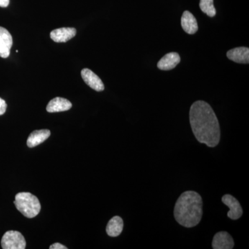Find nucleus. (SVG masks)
Listing matches in <instances>:
<instances>
[{"mask_svg":"<svg viewBox=\"0 0 249 249\" xmlns=\"http://www.w3.org/2000/svg\"><path fill=\"white\" fill-rule=\"evenodd\" d=\"M190 123L195 137L208 147L217 146L220 141V127L213 109L205 101H196L190 109Z\"/></svg>","mask_w":249,"mask_h":249,"instance_id":"f257e3e1","label":"nucleus"},{"mask_svg":"<svg viewBox=\"0 0 249 249\" xmlns=\"http://www.w3.org/2000/svg\"><path fill=\"white\" fill-rule=\"evenodd\" d=\"M203 201L200 195L195 191H186L180 196L174 209L177 222L186 228L196 227L203 214Z\"/></svg>","mask_w":249,"mask_h":249,"instance_id":"f03ea898","label":"nucleus"},{"mask_svg":"<svg viewBox=\"0 0 249 249\" xmlns=\"http://www.w3.org/2000/svg\"><path fill=\"white\" fill-rule=\"evenodd\" d=\"M16 209L27 218H34L40 212L41 205L37 196L30 193H19L14 201Z\"/></svg>","mask_w":249,"mask_h":249,"instance_id":"7ed1b4c3","label":"nucleus"},{"mask_svg":"<svg viewBox=\"0 0 249 249\" xmlns=\"http://www.w3.org/2000/svg\"><path fill=\"white\" fill-rule=\"evenodd\" d=\"M1 245L3 249H24L26 248V241L21 232L9 231L3 235Z\"/></svg>","mask_w":249,"mask_h":249,"instance_id":"20e7f679","label":"nucleus"},{"mask_svg":"<svg viewBox=\"0 0 249 249\" xmlns=\"http://www.w3.org/2000/svg\"><path fill=\"white\" fill-rule=\"evenodd\" d=\"M222 201L230 209L227 214L228 217L233 220H237L242 217L243 211L240 202L236 198L231 195H225L222 196Z\"/></svg>","mask_w":249,"mask_h":249,"instance_id":"39448f33","label":"nucleus"},{"mask_svg":"<svg viewBox=\"0 0 249 249\" xmlns=\"http://www.w3.org/2000/svg\"><path fill=\"white\" fill-rule=\"evenodd\" d=\"M81 76L88 86L96 91H102L105 89L104 84L99 78L89 69H83L81 71Z\"/></svg>","mask_w":249,"mask_h":249,"instance_id":"423d86ee","label":"nucleus"},{"mask_svg":"<svg viewBox=\"0 0 249 249\" xmlns=\"http://www.w3.org/2000/svg\"><path fill=\"white\" fill-rule=\"evenodd\" d=\"M13 37L7 29L0 27V57L7 58L11 53Z\"/></svg>","mask_w":249,"mask_h":249,"instance_id":"0eeeda50","label":"nucleus"},{"mask_svg":"<svg viewBox=\"0 0 249 249\" xmlns=\"http://www.w3.org/2000/svg\"><path fill=\"white\" fill-rule=\"evenodd\" d=\"M234 241L230 234L227 232H217L214 236L212 247L214 249H231L234 247Z\"/></svg>","mask_w":249,"mask_h":249,"instance_id":"6e6552de","label":"nucleus"},{"mask_svg":"<svg viewBox=\"0 0 249 249\" xmlns=\"http://www.w3.org/2000/svg\"><path fill=\"white\" fill-rule=\"evenodd\" d=\"M76 29L74 28L63 27L55 29L50 34L51 38L55 42H66L75 37Z\"/></svg>","mask_w":249,"mask_h":249,"instance_id":"1a4fd4ad","label":"nucleus"},{"mask_svg":"<svg viewBox=\"0 0 249 249\" xmlns=\"http://www.w3.org/2000/svg\"><path fill=\"white\" fill-rule=\"evenodd\" d=\"M181 61L179 55L176 52H171L165 55L157 63V67L160 70L168 71L175 68Z\"/></svg>","mask_w":249,"mask_h":249,"instance_id":"9d476101","label":"nucleus"},{"mask_svg":"<svg viewBox=\"0 0 249 249\" xmlns=\"http://www.w3.org/2000/svg\"><path fill=\"white\" fill-rule=\"evenodd\" d=\"M227 57L229 60L237 63L249 64V49L248 47H237L231 49L227 52Z\"/></svg>","mask_w":249,"mask_h":249,"instance_id":"9b49d317","label":"nucleus"},{"mask_svg":"<svg viewBox=\"0 0 249 249\" xmlns=\"http://www.w3.org/2000/svg\"><path fill=\"white\" fill-rule=\"evenodd\" d=\"M71 107V103L66 98L56 97L49 101L47 111L49 113L60 112L69 110Z\"/></svg>","mask_w":249,"mask_h":249,"instance_id":"f8f14e48","label":"nucleus"},{"mask_svg":"<svg viewBox=\"0 0 249 249\" xmlns=\"http://www.w3.org/2000/svg\"><path fill=\"white\" fill-rule=\"evenodd\" d=\"M181 27L183 31L190 35L196 34L198 31V24L196 18L189 11L183 12L181 17Z\"/></svg>","mask_w":249,"mask_h":249,"instance_id":"ddd939ff","label":"nucleus"},{"mask_svg":"<svg viewBox=\"0 0 249 249\" xmlns=\"http://www.w3.org/2000/svg\"><path fill=\"white\" fill-rule=\"evenodd\" d=\"M50 135L51 132L49 129L34 131L27 139V145L29 147H36L45 142Z\"/></svg>","mask_w":249,"mask_h":249,"instance_id":"4468645a","label":"nucleus"},{"mask_svg":"<svg viewBox=\"0 0 249 249\" xmlns=\"http://www.w3.org/2000/svg\"><path fill=\"white\" fill-rule=\"evenodd\" d=\"M124 229V221L119 216L111 218L106 227V232L110 237H117Z\"/></svg>","mask_w":249,"mask_h":249,"instance_id":"2eb2a0df","label":"nucleus"},{"mask_svg":"<svg viewBox=\"0 0 249 249\" xmlns=\"http://www.w3.org/2000/svg\"><path fill=\"white\" fill-rule=\"evenodd\" d=\"M199 7L203 13L209 17H214L216 15V9L213 4V0H200Z\"/></svg>","mask_w":249,"mask_h":249,"instance_id":"dca6fc26","label":"nucleus"},{"mask_svg":"<svg viewBox=\"0 0 249 249\" xmlns=\"http://www.w3.org/2000/svg\"><path fill=\"white\" fill-rule=\"evenodd\" d=\"M6 108H7V105L6 101L0 98V116L3 115L6 112Z\"/></svg>","mask_w":249,"mask_h":249,"instance_id":"f3484780","label":"nucleus"},{"mask_svg":"<svg viewBox=\"0 0 249 249\" xmlns=\"http://www.w3.org/2000/svg\"><path fill=\"white\" fill-rule=\"evenodd\" d=\"M50 249H67V247H65V246L61 245V244L55 243L53 245H51L50 247H49Z\"/></svg>","mask_w":249,"mask_h":249,"instance_id":"a211bd4d","label":"nucleus"},{"mask_svg":"<svg viewBox=\"0 0 249 249\" xmlns=\"http://www.w3.org/2000/svg\"><path fill=\"white\" fill-rule=\"evenodd\" d=\"M10 0H0V7H7L9 6Z\"/></svg>","mask_w":249,"mask_h":249,"instance_id":"6ab92c4d","label":"nucleus"}]
</instances>
